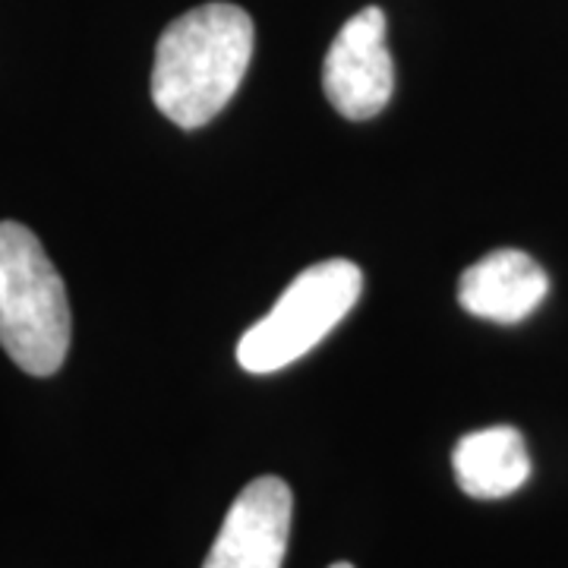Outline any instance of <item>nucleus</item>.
I'll return each instance as SVG.
<instances>
[{"instance_id": "obj_4", "label": "nucleus", "mask_w": 568, "mask_h": 568, "mask_svg": "<svg viewBox=\"0 0 568 568\" xmlns=\"http://www.w3.org/2000/svg\"><path fill=\"white\" fill-rule=\"evenodd\" d=\"M323 89L328 104L347 121H369L386 111L395 92V63L383 7H366L342 26L325 54Z\"/></svg>"}, {"instance_id": "obj_5", "label": "nucleus", "mask_w": 568, "mask_h": 568, "mask_svg": "<svg viewBox=\"0 0 568 568\" xmlns=\"http://www.w3.org/2000/svg\"><path fill=\"white\" fill-rule=\"evenodd\" d=\"M294 496L282 477H260L241 489L203 568H282Z\"/></svg>"}, {"instance_id": "obj_6", "label": "nucleus", "mask_w": 568, "mask_h": 568, "mask_svg": "<svg viewBox=\"0 0 568 568\" xmlns=\"http://www.w3.org/2000/svg\"><path fill=\"white\" fill-rule=\"evenodd\" d=\"M549 291L547 272L521 250H493L458 278V304L499 325L528 320Z\"/></svg>"}, {"instance_id": "obj_2", "label": "nucleus", "mask_w": 568, "mask_h": 568, "mask_svg": "<svg viewBox=\"0 0 568 568\" xmlns=\"http://www.w3.org/2000/svg\"><path fill=\"white\" fill-rule=\"evenodd\" d=\"M61 272L20 222H0V347L29 376H54L70 351Z\"/></svg>"}, {"instance_id": "obj_1", "label": "nucleus", "mask_w": 568, "mask_h": 568, "mask_svg": "<svg viewBox=\"0 0 568 568\" xmlns=\"http://www.w3.org/2000/svg\"><path fill=\"white\" fill-rule=\"evenodd\" d=\"M256 29L237 3H203L171 22L155 44L152 102L181 130L222 114L253 61Z\"/></svg>"}, {"instance_id": "obj_3", "label": "nucleus", "mask_w": 568, "mask_h": 568, "mask_svg": "<svg viewBox=\"0 0 568 568\" xmlns=\"http://www.w3.org/2000/svg\"><path fill=\"white\" fill-rule=\"evenodd\" d=\"M364 272L351 260H323L287 284L275 306L237 345V364L246 373H278L301 361L345 320L361 301Z\"/></svg>"}, {"instance_id": "obj_7", "label": "nucleus", "mask_w": 568, "mask_h": 568, "mask_svg": "<svg viewBox=\"0 0 568 568\" xmlns=\"http://www.w3.org/2000/svg\"><path fill=\"white\" fill-rule=\"evenodd\" d=\"M452 467L470 499H503L528 484L530 455L515 426H487L458 439Z\"/></svg>"}, {"instance_id": "obj_8", "label": "nucleus", "mask_w": 568, "mask_h": 568, "mask_svg": "<svg viewBox=\"0 0 568 568\" xmlns=\"http://www.w3.org/2000/svg\"><path fill=\"white\" fill-rule=\"evenodd\" d=\"M328 568H354L351 562H335V566H328Z\"/></svg>"}]
</instances>
